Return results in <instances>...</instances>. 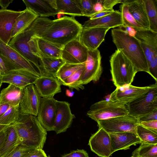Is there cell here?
I'll list each match as a JSON object with an SVG mask.
<instances>
[{
	"label": "cell",
	"mask_w": 157,
	"mask_h": 157,
	"mask_svg": "<svg viewBox=\"0 0 157 157\" xmlns=\"http://www.w3.org/2000/svg\"><path fill=\"white\" fill-rule=\"evenodd\" d=\"M29 27L33 35L62 49L68 42L78 38L82 27L73 17L65 16L53 20L38 17Z\"/></svg>",
	"instance_id": "6da1fadb"
},
{
	"label": "cell",
	"mask_w": 157,
	"mask_h": 157,
	"mask_svg": "<svg viewBox=\"0 0 157 157\" xmlns=\"http://www.w3.org/2000/svg\"><path fill=\"white\" fill-rule=\"evenodd\" d=\"M111 33L117 49L121 50L130 60L137 72L149 74L148 63L139 41L120 28L113 29Z\"/></svg>",
	"instance_id": "7a4b0ae2"
},
{
	"label": "cell",
	"mask_w": 157,
	"mask_h": 157,
	"mask_svg": "<svg viewBox=\"0 0 157 157\" xmlns=\"http://www.w3.org/2000/svg\"><path fill=\"white\" fill-rule=\"evenodd\" d=\"M12 126L17 135V146L23 144L37 149H43L46 139L47 131L36 116L20 114L18 119Z\"/></svg>",
	"instance_id": "3957f363"
},
{
	"label": "cell",
	"mask_w": 157,
	"mask_h": 157,
	"mask_svg": "<svg viewBox=\"0 0 157 157\" xmlns=\"http://www.w3.org/2000/svg\"><path fill=\"white\" fill-rule=\"evenodd\" d=\"M112 80L116 87L131 84L137 72L130 60L120 50L117 49L109 60Z\"/></svg>",
	"instance_id": "277c9868"
},
{
	"label": "cell",
	"mask_w": 157,
	"mask_h": 157,
	"mask_svg": "<svg viewBox=\"0 0 157 157\" xmlns=\"http://www.w3.org/2000/svg\"><path fill=\"white\" fill-rule=\"evenodd\" d=\"M125 105L113 102L109 99L99 101L92 105L87 115L96 122L128 114Z\"/></svg>",
	"instance_id": "5b68a950"
},
{
	"label": "cell",
	"mask_w": 157,
	"mask_h": 157,
	"mask_svg": "<svg viewBox=\"0 0 157 157\" xmlns=\"http://www.w3.org/2000/svg\"><path fill=\"white\" fill-rule=\"evenodd\" d=\"M0 57L2 58L8 71L25 69L37 75H40L34 66L26 58L8 44L0 39Z\"/></svg>",
	"instance_id": "8992f818"
},
{
	"label": "cell",
	"mask_w": 157,
	"mask_h": 157,
	"mask_svg": "<svg viewBox=\"0 0 157 157\" xmlns=\"http://www.w3.org/2000/svg\"><path fill=\"white\" fill-rule=\"evenodd\" d=\"M33 34V31L29 27L22 33L12 38L8 45L30 62L37 70L40 76L43 73L42 60L32 53L28 44Z\"/></svg>",
	"instance_id": "52a82bcc"
},
{
	"label": "cell",
	"mask_w": 157,
	"mask_h": 157,
	"mask_svg": "<svg viewBox=\"0 0 157 157\" xmlns=\"http://www.w3.org/2000/svg\"><path fill=\"white\" fill-rule=\"evenodd\" d=\"M126 105L128 114L137 118L157 109V82L146 94Z\"/></svg>",
	"instance_id": "ba28073f"
},
{
	"label": "cell",
	"mask_w": 157,
	"mask_h": 157,
	"mask_svg": "<svg viewBox=\"0 0 157 157\" xmlns=\"http://www.w3.org/2000/svg\"><path fill=\"white\" fill-rule=\"evenodd\" d=\"M97 122L99 128H102L109 133L126 132L136 133L139 124L137 118L128 114L100 120Z\"/></svg>",
	"instance_id": "9c48e42d"
},
{
	"label": "cell",
	"mask_w": 157,
	"mask_h": 157,
	"mask_svg": "<svg viewBox=\"0 0 157 157\" xmlns=\"http://www.w3.org/2000/svg\"><path fill=\"white\" fill-rule=\"evenodd\" d=\"M101 59L98 49L88 51L85 68L80 80L81 84H86L91 81L95 82L99 79L102 72Z\"/></svg>",
	"instance_id": "30bf717a"
},
{
	"label": "cell",
	"mask_w": 157,
	"mask_h": 157,
	"mask_svg": "<svg viewBox=\"0 0 157 157\" xmlns=\"http://www.w3.org/2000/svg\"><path fill=\"white\" fill-rule=\"evenodd\" d=\"M152 84L144 87H138L131 84L117 87L110 94L109 99L112 101L126 105L147 92Z\"/></svg>",
	"instance_id": "8fae6325"
},
{
	"label": "cell",
	"mask_w": 157,
	"mask_h": 157,
	"mask_svg": "<svg viewBox=\"0 0 157 157\" xmlns=\"http://www.w3.org/2000/svg\"><path fill=\"white\" fill-rule=\"evenodd\" d=\"M41 98L33 84L27 86L19 104L20 114L37 116Z\"/></svg>",
	"instance_id": "7c38bea8"
},
{
	"label": "cell",
	"mask_w": 157,
	"mask_h": 157,
	"mask_svg": "<svg viewBox=\"0 0 157 157\" xmlns=\"http://www.w3.org/2000/svg\"><path fill=\"white\" fill-rule=\"evenodd\" d=\"M88 51L78 38L70 41L63 46L61 49V58L65 63H83L87 60Z\"/></svg>",
	"instance_id": "4fadbf2b"
},
{
	"label": "cell",
	"mask_w": 157,
	"mask_h": 157,
	"mask_svg": "<svg viewBox=\"0 0 157 157\" xmlns=\"http://www.w3.org/2000/svg\"><path fill=\"white\" fill-rule=\"evenodd\" d=\"M110 29L107 28L82 27L78 39L88 50H94L98 49L104 41L106 34Z\"/></svg>",
	"instance_id": "5bb4252c"
},
{
	"label": "cell",
	"mask_w": 157,
	"mask_h": 157,
	"mask_svg": "<svg viewBox=\"0 0 157 157\" xmlns=\"http://www.w3.org/2000/svg\"><path fill=\"white\" fill-rule=\"evenodd\" d=\"M32 53L40 58H61V49L43 39L33 35L28 42Z\"/></svg>",
	"instance_id": "9a60e30c"
},
{
	"label": "cell",
	"mask_w": 157,
	"mask_h": 157,
	"mask_svg": "<svg viewBox=\"0 0 157 157\" xmlns=\"http://www.w3.org/2000/svg\"><path fill=\"white\" fill-rule=\"evenodd\" d=\"M56 101L53 97L42 98L41 99L36 117L46 131L54 130Z\"/></svg>",
	"instance_id": "2e32d148"
},
{
	"label": "cell",
	"mask_w": 157,
	"mask_h": 157,
	"mask_svg": "<svg viewBox=\"0 0 157 157\" xmlns=\"http://www.w3.org/2000/svg\"><path fill=\"white\" fill-rule=\"evenodd\" d=\"M135 29L134 37L140 42L148 66L152 59L157 56V33L146 29Z\"/></svg>",
	"instance_id": "e0dca14e"
},
{
	"label": "cell",
	"mask_w": 157,
	"mask_h": 157,
	"mask_svg": "<svg viewBox=\"0 0 157 157\" xmlns=\"http://www.w3.org/2000/svg\"><path fill=\"white\" fill-rule=\"evenodd\" d=\"M88 145L91 150L100 157H110L112 154L109 134L102 128H99L91 136Z\"/></svg>",
	"instance_id": "ac0fdd59"
},
{
	"label": "cell",
	"mask_w": 157,
	"mask_h": 157,
	"mask_svg": "<svg viewBox=\"0 0 157 157\" xmlns=\"http://www.w3.org/2000/svg\"><path fill=\"white\" fill-rule=\"evenodd\" d=\"M70 105L67 102L56 101L53 131L57 134L65 132L75 118L71 112Z\"/></svg>",
	"instance_id": "d6986e66"
},
{
	"label": "cell",
	"mask_w": 157,
	"mask_h": 157,
	"mask_svg": "<svg viewBox=\"0 0 157 157\" xmlns=\"http://www.w3.org/2000/svg\"><path fill=\"white\" fill-rule=\"evenodd\" d=\"M40 77L25 69L11 70L2 75V83L13 85L23 89L27 86L33 84Z\"/></svg>",
	"instance_id": "ffe728a7"
},
{
	"label": "cell",
	"mask_w": 157,
	"mask_h": 157,
	"mask_svg": "<svg viewBox=\"0 0 157 157\" xmlns=\"http://www.w3.org/2000/svg\"><path fill=\"white\" fill-rule=\"evenodd\" d=\"M22 12L0 9V39L6 44L11 39L12 29L15 21Z\"/></svg>",
	"instance_id": "44dd1931"
},
{
	"label": "cell",
	"mask_w": 157,
	"mask_h": 157,
	"mask_svg": "<svg viewBox=\"0 0 157 157\" xmlns=\"http://www.w3.org/2000/svg\"><path fill=\"white\" fill-rule=\"evenodd\" d=\"M26 8L28 9L38 17H54L58 14L56 0H23Z\"/></svg>",
	"instance_id": "7402d4cb"
},
{
	"label": "cell",
	"mask_w": 157,
	"mask_h": 157,
	"mask_svg": "<svg viewBox=\"0 0 157 157\" xmlns=\"http://www.w3.org/2000/svg\"><path fill=\"white\" fill-rule=\"evenodd\" d=\"M33 84L41 97H53L55 94L61 92L59 81L53 76H40Z\"/></svg>",
	"instance_id": "603a6c76"
},
{
	"label": "cell",
	"mask_w": 157,
	"mask_h": 157,
	"mask_svg": "<svg viewBox=\"0 0 157 157\" xmlns=\"http://www.w3.org/2000/svg\"><path fill=\"white\" fill-rule=\"evenodd\" d=\"M109 134L112 154L118 150L129 149L131 146L141 143L136 134L134 133L126 132Z\"/></svg>",
	"instance_id": "cb8c5ba5"
},
{
	"label": "cell",
	"mask_w": 157,
	"mask_h": 157,
	"mask_svg": "<svg viewBox=\"0 0 157 157\" xmlns=\"http://www.w3.org/2000/svg\"><path fill=\"white\" fill-rule=\"evenodd\" d=\"M121 14L118 10H115L112 13L99 18L89 19L82 25L84 28H107L110 29L119 27L122 25Z\"/></svg>",
	"instance_id": "d4e9b609"
},
{
	"label": "cell",
	"mask_w": 157,
	"mask_h": 157,
	"mask_svg": "<svg viewBox=\"0 0 157 157\" xmlns=\"http://www.w3.org/2000/svg\"><path fill=\"white\" fill-rule=\"evenodd\" d=\"M122 4H127L128 10L139 24L149 29V24L143 0H121Z\"/></svg>",
	"instance_id": "484cf974"
},
{
	"label": "cell",
	"mask_w": 157,
	"mask_h": 157,
	"mask_svg": "<svg viewBox=\"0 0 157 157\" xmlns=\"http://www.w3.org/2000/svg\"><path fill=\"white\" fill-rule=\"evenodd\" d=\"M38 16L26 8L17 18L12 29L11 39L22 33L30 26Z\"/></svg>",
	"instance_id": "4316f807"
},
{
	"label": "cell",
	"mask_w": 157,
	"mask_h": 157,
	"mask_svg": "<svg viewBox=\"0 0 157 157\" xmlns=\"http://www.w3.org/2000/svg\"><path fill=\"white\" fill-rule=\"evenodd\" d=\"M23 89L10 84L1 92L0 104H7L12 106L19 105L22 96Z\"/></svg>",
	"instance_id": "83f0119b"
},
{
	"label": "cell",
	"mask_w": 157,
	"mask_h": 157,
	"mask_svg": "<svg viewBox=\"0 0 157 157\" xmlns=\"http://www.w3.org/2000/svg\"><path fill=\"white\" fill-rule=\"evenodd\" d=\"M56 8L59 14L72 17L83 16L78 0H56Z\"/></svg>",
	"instance_id": "f1b7e54d"
},
{
	"label": "cell",
	"mask_w": 157,
	"mask_h": 157,
	"mask_svg": "<svg viewBox=\"0 0 157 157\" xmlns=\"http://www.w3.org/2000/svg\"><path fill=\"white\" fill-rule=\"evenodd\" d=\"M19 105L10 106L0 118V132L12 126L18 120L20 116Z\"/></svg>",
	"instance_id": "f546056e"
},
{
	"label": "cell",
	"mask_w": 157,
	"mask_h": 157,
	"mask_svg": "<svg viewBox=\"0 0 157 157\" xmlns=\"http://www.w3.org/2000/svg\"><path fill=\"white\" fill-rule=\"evenodd\" d=\"M43 64L42 76L56 75L60 67L65 63L61 58H42Z\"/></svg>",
	"instance_id": "4dcf8cb0"
},
{
	"label": "cell",
	"mask_w": 157,
	"mask_h": 157,
	"mask_svg": "<svg viewBox=\"0 0 157 157\" xmlns=\"http://www.w3.org/2000/svg\"><path fill=\"white\" fill-rule=\"evenodd\" d=\"M149 24V29L157 33V0H143Z\"/></svg>",
	"instance_id": "1f68e13d"
},
{
	"label": "cell",
	"mask_w": 157,
	"mask_h": 157,
	"mask_svg": "<svg viewBox=\"0 0 157 157\" xmlns=\"http://www.w3.org/2000/svg\"><path fill=\"white\" fill-rule=\"evenodd\" d=\"M17 135L14 127L9 128L7 137L0 149V157H5L12 152L18 146Z\"/></svg>",
	"instance_id": "d6a6232c"
},
{
	"label": "cell",
	"mask_w": 157,
	"mask_h": 157,
	"mask_svg": "<svg viewBox=\"0 0 157 157\" xmlns=\"http://www.w3.org/2000/svg\"><path fill=\"white\" fill-rule=\"evenodd\" d=\"M85 67V64L71 76L63 80L59 81L61 85L67 86L71 90L74 89L77 90L84 89V86L80 84V80Z\"/></svg>",
	"instance_id": "836d02e7"
},
{
	"label": "cell",
	"mask_w": 157,
	"mask_h": 157,
	"mask_svg": "<svg viewBox=\"0 0 157 157\" xmlns=\"http://www.w3.org/2000/svg\"><path fill=\"white\" fill-rule=\"evenodd\" d=\"M136 133L141 141V144H157V133L139 124L137 127Z\"/></svg>",
	"instance_id": "e575fe53"
},
{
	"label": "cell",
	"mask_w": 157,
	"mask_h": 157,
	"mask_svg": "<svg viewBox=\"0 0 157 157\" xmlns=\"http://www.w3.org/2000/svg\"><path fill=\"white\" fill-rule=\"evenodd\" d=\"M120 7L123 23L122 25L129 26L134 29H145L134 19L129 12L127 4H121Z\"/></svg>",
	"instance_id": "d590c367"
},
{
	"label": "cell",
	"mask_w": 157,
	"mask_h": 157,
	"mask_svg": "<svg viewBox=\"0 0 157 157\" xmlns=\"http://www.w3.org/2000/svg\"><path fill=\"white\" fill-rule=\"evenodd\" d=\"M85 63L80 64H73L65 63L58 71L56 77L59 81L63 80L72 75L78 69L84 65Z\"/></svg>",
	"instance_id": "8d00e7d4"
},
{
	"label": "cell",
	"mask_w": 157,
	"mask_h": 157,
	"mask_svg": "<svg viewBox=\"0 0 157 157\" xmlns=\"http://www.w3.org/2000/svg\"><path fill=\"white\" fill-rule=\"evenodd\" d=\"M37 149L25 144L18 146L10 153L5 157H27Z\"/></svg>",
	"instance_id": "74e56055"
},
{
	"label": "cell",
	"mask_w": 157,
	"mask_h": 157,
	"mask_svg": "<svg viewBox=\"0 0 157 157\" xmlns=\"http://www.w3.org/2000/svg\"><path fill=\"white\" fill-rule=\"evenodd\" d=\"M138 148L140 157H157V144L142 143Z\"/></svg>",
	"instance_id": "f35d334b"
},
{
	"label": "cell",
	"mask_w": 157,
	"mask_h": 157,
	"mask_svg": "<svg viewBox=\"0 0 157 157\" xmlns=\"http://www.w3.org/2000/svg\"><path fill=\"white\" fill-rule=\"evenodd\" d=\"M96 0H78L82 16L91 17L96 13L94 5Z\"/></svg>",
	"instance_id": "ab89813d"
},
{
	"label": "cell",
	"mask_w": 157,
	"mask_h": 157,
	"mask_svg": "<svg viewBox=\"0 0 157 157\" xmlns=\"http://www.w3.org/2000/svg\"><path fill=\"white\" fill-rule=\"evenodd\" d=\"M150 75L157 82V56L153 58L148 65Z\"/></svg>",
	"instance_id": "60d3db41"
},
{
	"label": "cell",
	"mask_w": 157,
	"mask_h": 157,
	"mask_svg": "<svg viewBox=\"0 0 157 157\" xmlns=\"http://www.w3.org/2000/svg\"><path fill=\"white\" fill-rule=\"evenodd\" d=\"M60 157H89L88 154L85 150L77 149L70 153L64 154Z\"/></svg>",
	"instance_id": "b9f144b4"
},
{
	"label": "cell",
	"mask_w": 157,
	"mask_h": 157,
	"mask_svg": "<svg viewBox=\"0 0 157 157\" xmlns=\"http://www.w3.org/2000/svg\"><path fill=\"white\" fill-rule=\"evenodd\" d=\"M139 123L143 121L157 120V109L137 118Z\"/></svg>",
	"instance_id": "7bdbcfd3"
},
{
	"label": "cell",
	"mask_w": 157,
	"mask_h": 157,
	"mask_svg": "<svg viewBox=\"0 0 157 157\" xmlns=\"http://www.w3.org/2000/svg\"><path fill=\"white\" fill-rule=\"evenodd\" d=\"M139 124L157 133V120L140 122Z\"/></svg>",
	"instance_id": "ee69618b"
},
{
	"label": "cell",
	"mask_w": 157,
	"mask_h": 157,
	"mask_svg": "<svg viewBox=\"0 0 157 157\" xmlns=\"http://www.w3.org/2000/svg\"><path fill=\"white\" fill-rule=\"evenodd\" d=\"M121 3V0H103V7L107 10H112L116 5Z\"/></svg>",
	"instance_id": "f6af8a7d"
},
{
	"label": "cell",
	"mask_w": 157,
	"mask_h": 157,
	"mask_svg": "<svg viewBox=\"0 0 157 157\" xmlns=\"http://www.w3.org/2000/svg\"><path fill=\"white\" fill-rule=\"evenodd\" d=\"M103 0H96V2L94 5V10L96 13L103 11L112 10L105 9L103 6Z\"/></svg>",
	"instance_id": "bcb514c9"
},
{
	"label": "cell",
	"mask_w": 157,
	"mask_h": 157,
	"mask_svg": "<svg viewBox=\"0 0 157 157\" xmlns=\"http://www.w3.org/2000/svg\"><path fill=\"white\" fill-rule=\"evenodd\" d=\"M9 128L0 132V149L2 148L7 137Z\"/></svg>",
	"instance_id": "7dc6e473"
},
{
	"label": "cell",
	"mask_w": 157,
	"mask_h": 157,
	"mask_svg": "<svg viewBox=\"0 0 157 157\" xmlns=\"http://www.w3.org/2000/svg\"><path fill=\"white\" fill-rule=\"evenodd\" d=\"M46 154L42 149H37L34 152L27 157H47Z\"/></svg>",
	"instance_id": "c3c4849f"
},
{
	"label": "cell",
	"mask_w": 157,
	"mask_h": 157,
	"mask_svg": "<svg viewBox=\"0 0 157 157\" xmlns=\"http://www.w3.org/2000/svg\"><path fill=\"white\" fill-rule=\"evenodd\" d=\"M114 11V10H113L110 11H101L97 13L90 17V19H95L105 16L112 13Z\"/></svg>",
	"instance_id": "681fc988"
},
{
	"label": "cell",
	"mask_w": 157,
	"mask_h": 157,
	"mask_svg": "<svg viewBox=\"0 0 157 157\" xmlns=\"http://www.w3.org/2000/svg\"><path fill=\"white\" fill-rule=\"evenodd\" d=\"M119 28L125 31L130 35L134 36L136 31L134 28L129 26L124 25H121L119 27Z\"/></svg>",
	"instance_id": "f907efd6"
},
{
	"label": "cell",
	"mask_w": 157,
	"mask_h": 157,
	"mask_svg": "<svg viewBox=\"0 0 157 157\" xmlns=\"http://www.w3.org/2000/svg\"><path fill=\"white\" fill-rule=\"evenodd\" d=\"M13 1V0H0V6L1 9H7V7Z\"/></svg>",
	"instance_id": "816d5d0a"
},
{
	"label": "cell",
	"mask_w": 157,
	"mask_h": 157,
	"mask_svg": "<svg viewBox=\"0 0 157 157\" xmlns=\"http://www.w3.org/2000/svg\"><path fill=\"white\" fill-rule=\"evenodd\" d=\"M10 106L7 104H0V118L6 112Z\"/></svg>",
	"instance_id": "f5cc1de1"
},
{
	"label": "cell",
	"mask_w": 157,
	"mask_h": 157,
	"mask_svg": "<svg viewBox=\"0 0 157 157\" xmlns=\"http://www.w3.org/2000/svg\"><path fill=\"white\" fill-rule=\"evenodd\" d=\"M75 92L74 91H71L69 89H67L66 90V94L68 97H73Z\"/></svg>",
	"instance_id": "db71d44e"
},
{
	"label": "cell",
	"mask_w": 157,
	"mask_h": 157,
	"mask_svg": "<svg viewBox=\"0 0 157 157\" xmlns=\"http://www.w3.org/2000/svg\"><path fill=\"white\" fill-rule=\"evenodd\" d=\"M131 157H140L139 154V148H137L134 151Z\"/></svg>",
	"instance_id": "11a10c76"
},
{
	"label": "cell",
	"mask_w": 157,
	"mask_h": 157,
	"mask_svg": "<svg viewBox=\"0 0 157 157\" xmlns=\"http://www.w3.org/2000/svg\"><path fill=\"white\" fill-rule=\"evenodd\" d=\"M2 83V75L0 74V89Z\"/></svg>",
	"instance_id": "9f6ffc18"
},
{
	"label": "cell",
	"mask_w": 157,
	"mask_h": 157,
	"mask_svg": "<svg viewBox=\"0 0 157 157\" xmlns=\"http://www.w3.org/2000/svg\"><path fill=\"white\" fill-rule=\"evenodd\" d=\"M47 157H50L49 155L47 156Z\"/></svg>",
	"instance_id": "6f0895ef"
}]
</instances>
